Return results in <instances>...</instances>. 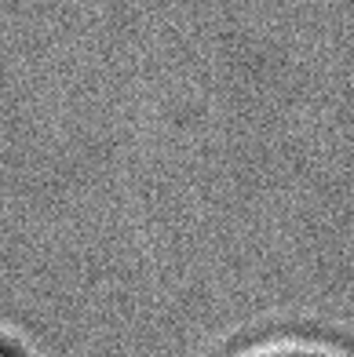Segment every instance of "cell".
I'll list each match as a JSON object with an SVG mask.
<instances>
[{"label": "cell", "mask_w": 354, "mask_h": 357, "mask_svg": "<svg viewBox=\"0 0 354 357\" xmlns=\"http://www.w3.org/2000/svg\"><path fill=\"white\" fill-rule=\"evenodd\" d=\"M0 357H29L15 339H8V335H0Z\"/></svg>", "instance_id": "2"}, {"label": "cell", "mask_w": 354, "mask_h": 357, "mask_svg": "<svg viewBox=\"0 0 354 357\" xmlns=\"http://www.w3.org/2000/svg\"><path fill=\"white\" fill-rule=\"evenodd\" d=\"M260 357H329V354H321V350H300V347H285V350H267Z\"/></svg>", "instance_id": "1"}]
</instances>
